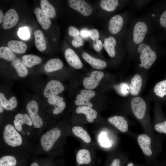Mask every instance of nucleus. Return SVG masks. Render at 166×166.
<instances>
[{"mask_svg": "<svg viewBox=\"0 0 166 166\" xmlns=\"http://www.w3.org/2000/svg\"><path fill=\"white\" fill-rule=\"evenodd\" d=\"M151 22L147 17L136 18L132 22L126 37V48L129 54H132L138 46L148 37L151 29Z\"/></svg>", "mask_w": 166, "mask_h": 166, "instance_id": "obj_1", "label": "nucleus"}, {"mask_svg": "<svg viewBox=\"0 0 166 166\" xmlns=\"http://www.w3.org/2000/svg\"><path fill=\"white\" fill-rule=\"evenodd\" d=\"M155 40L152 37H148L136 48L132 54L138 56L139 66L145 69L151 67L157 58Z\"/></svg>", "mask_w": 166, "mask_h": 166, "instance_id": "obj_2", "label": "nucleus"}, {"mask_svg": "<svg viewBox=\"0 0 166 166\" xmlns=\"http://www.w3.org/2000/svg\"><path fill=\"white\" fill-rule=\"evenodd\" d=\"M129 18L128 12L124 15L116 14L113 16L108 23L109 32L112 34L116 35L123 32L126 35Z\"/></svg>", "mask_w": 166, "mask_h": 166, "instance_id": "obj_3", "label": "nucleus"}, {"mask_svg": "<svg viewBox=\"0 0 166 166\" xmlns=\"http://www.w3.org/2000/svg\"><path fill=\"white\" fill-rule=\"evenodd\" d=\"M3 138L6 143L12 147L19 146L22 143L21 135L15 127L10 124H7L4 127Z\"/></svg>", "mask_w": 166, "mask_h": 166, "instance_id": "obj_4", "label": "nucleus"}, {"mask_svg": "<svg viewBox=\"0 0 166 166\" xmlns=\"http://www.w3.org/2000/svg\"><path fill=\"white\" fill-rule=\"evenodd\" d=\"M61 134V130L56 127L44 133L41 136L40 141L43 150L46 152L50 150Z\"/></svg>", "mask_w": 166, "mask_h": 166, "instance_id": "obj_5", "label": "nucleus"}, {"mask_svg": "<svg viewBox=\"0 0 166 166\" xmlns=\"http://www.w3.org/2000/svg\"><path fill=\"white\" fill-rule=\"evenodd\" d=\"M26 109L34 127L37 128H41L43 123L38 114L39 107L37 102L34 100L29 101L26 105Z\"/></svg>", "mask_w": 166, "mask_h": 166, "instance_id": "obj_6", "label": "nucleus"}, {"mask_svg": "<svg viewBox=\"0 0 166 166\" xmlns=\"http://www.w3.org/2000/svg\"><path fill=\"white\" fill-rule=\"evenodd\" d=\"M132 112L138 119L141 120L144 117L146 110V105L141 97H136L133 98L130 102Z\"/></svg>", "mask_w": 166, "mask_h": 166, "instance_id": "obj_7", "label": "nucleus"}, {"mask_svg": "<svg viewBox=\"0 0 166 166\" xmlns=\"http://www.w3.org/2000/svg\"><path fill=\"white\" fill-rule=\"evenodd\" d=\"M64 89L63 85L59 81L52 80L47 84L43 91V95L46 98L57 95L62 92Z\"/></svg>", "mask_w": 166, "mask_h": 166, "instance_id": "obj_8", "label": "nucleus"}, {"mask_svg": "<svg viewBox=\"0 0 166 166\" xmlns=\"http://www.w3.org/2000/svg\"><path fill=\"white\" fill-rule=\"evenodd\" d=\"M95 92L93 90L82 89L81 91L80 94L77 96L74 103L76 105L92 108L93 105L90 102V100L95 96Z\"/></svg>", "mask_w": 166, "mask_h": 166, "instance_id": "obj_9", "label": "nucleus"}, {"mask_svg": "<svg viewBox=\"0 0 166 166\" xmlns=\"http://www.w3.org/2000/svg\"><path fill=\"white\" fill-rule=\"evenodd\" d=\"M104 75L101 71H93L90 74V77L85 78L83 82V85L87 89L92 90L95 88L98 85Z\"/></svg>", "mask_w": 166, "mask_h": 166, "instance_id": "obj_10", "label": "nucleus"}, {"mask_svg": "<svg viewBox=\"0 0 166 166\" xmlns=\"http://www.w3.org/2000/svg\"><path fill=\"white\" fill-rule=\"evenodd\" d=\"M68 2L69 6L85 16L90 15L93 9L90 6L83 0H69Z\"/></svg>", "mask_w": 166, "mask_h": 166, "instance_id": "obj_11", "label": "nucleus"}, {"mask_svg": "<svg viewBox=\"0 0 166 166\" xmlns=\"http://www.w3.org/2000/svg\"><path fill=\"white\" fill-rule=\"evenodd\" d=\"M18 20L19 17L17 11L14 9H10L4 16L2 28L6 30L11 28L17 24Z\"/></svg>", "mask_w": 166, "mask_h": 166, "instance_id": "obj_12", "label": "nucleus"}, {"mask_svg": "<svg viewBox=\"0 0 166 166\" xmlns=\"http://www.w3.org/2000/svg\"><path fill=\"white\" fill-rule=\"evenodd\" d=\"M137 143L144 154L150 156L152 153L151 149V140L150 137L145 134L139 135L137 137Z\"/></svg>", "mask_w": 166, "mask_h": 166, "instance_id": "obj_13", "label": "nucleus"}, {"mask_svg": "<svg viewBox=\"0 0 166 166\" xmlns=\"http://www.w3.org/2000/svg\"><path fill=\"white\" fill-rule=\"evenodd\" d=\"M65 56L67 62L71 66L77 69L82 68V62L73 49L69 48L67 49L65 51Z\"/></svg>", "mask_w": 166, "mask_h": 166, "instance_id": "obj_14", "label": "nucleus"}, {"mask_svg": "<svg viewBox=\"0 0 166 166\" xmlns=\"http://www.w3.org/2000/svg\"><path fill=\"white\" fill-rule=\"evenodd\" d=\"M108 122L114 126L121 132H127L128 129V124L126 119L123 117L115 116L109 117Z\"/></svg>", "mask_w": 166, "mask_h": 166, "instance_id": "obj_15", "label": "nucleus"}, {"mask_svg": "<svg viewBox=\"0 0 166 166\" xmlns=\"http://www.w3.org/2000/svg\"><path fill=\"white\" fill-rule=\"evenodd\" d=\"M117 45V41L115 38L113 36H110L107 38L104 37L103 46L109 56L113 58L115 57Z\"/></svg>", "mask_w": 166, "mask_h": 166, "instance_id": "obj_16", "label": "nucleus"}, {"mask_svg": "<svg viewBox=\"0 0 166 166\" xmlns=\"http://www.w3.org/2000/svg\"><path fill=\"white\" fill-rule=\"evenodd\" d=\"M63 100L62 97L58 95L48 98V103L54 107L53 111V113L54 114L56 115L61 113L65 108L66 104L63 101Z\"/></svg>", "mask_w": 166, "mask_h": 166, "instance_id": "obj_17", "label": "nucleus"}, {"mask_svg": "<svg viewBox=\"0 0 166 166\" xmlns=\"http://www.w3.org/2000/svg\"><path fill=\"white\" fill-rule=\"evenodd\" d=\"M13 123L14 127L19 132L22 130L23 124H25L30 126L33 125L30 116L26 113H18L16 114L13 121Z\"/></svg>", "mask_w": 166, "mask_h": 166, "instance_id": "obj_18", "label": "nucleus"}, {"mask_svg": "<svg viewBox=\"0 0 166 166\" xmlns=\"http://www.w3.org/2000/svg\"><path fill=\"white\" fill-rule=\"evenodd\" d=\"M83 59L93 68L101 69L107 66L106 62L104 61L94 57L85 52L82 55Z\"/></svg>", "mask_w": 166, "mask_h": 166, "instance_id": "obj_19", "label": "nucleus"}, {"mask_svg": "<svg viewBox=\"0 0 166 166\" xmlns=\"http://www.w3.org/2000/svg\"><path fill=\"white\" fill-rule=\"evenodd\" d=\"M142 79L139 74H136L132 78L129 85L130 94L133 96L137 95L142 88Z\"/></svg>", "mask_w": 166, "mask_h": 166, "instance_id": "obj_20", "label": "nucleus"}, {"mask_svg": "<svg viewBox=\"0 0 166 166\" xmlns=\"http://www.w3.org/2000/svg\"><path fill=\"white\" fill-rule=\"evenodd\" d=\"M34 13L36 19L42 27L44 30L48 29L51 24V21L49 18L39 7L35 9Z\"/></svg>", "mask_w": 166, "mask_h": 166, "instance_id": "obj_21", "label": "nucleus"}, {"mask_svg": "<svg viewBox=\"0 0 166 166\" xmlns=\"http://www.w3.org/2000/svg\"><path fill=\"white\" fill-rule=\"evenodd\" d=\"M77 114H84L86 117L87 121L89 123L93 122L97 116V112L91 107L84 106H79L76 109Z\"/></svg>", "mask_w": 166, "mask_h": 166, "instance_id": "obj_22", "label": "nucleus"}, {"mask_svg": "<svg viewBox=\"0 0 166 166\" xmlns=\"http://www.w3.org/2000/svg\"><path fill=\"white\" fill-rule=\"evenodd\" d=\"M22 60L24 65L28 68L31 67L41 63L42 62V60L40 57L31 54L23 55Z\"/></svg>", "mask_w": 166, "mask_h": 166, "instance_id": "obj_23", "label": "nucleus"}, {"mask_svg": "<svg viewBox=\"0 0 166 166\" xmlns=\"http://www.w3.org/2000/svg\"><path fill=\"white\" fill-rule=\"evenodd\" d=\"M8 45L12 50L18 54L24 53L27 49L26 44L20 41L11 40L8 42Z\"/></svg>", "mask_w": 166, "mask_h": 166, "instance_id": "obj_24", "label": "nucleus"}, {"mask_svg": "<svg viewBox=\"0 0 166 166\" xmlns=\"http://www.w3.org/2000/svg\"><path fill=\"white\" fill-rule=\"evenodd\" d=\"M0 105L3 108L7 110H13L17 105V101L15 97L13 96L8 101L2 93H0Z\"/></svg>", "mask_w": 166, "mask_h": 166, "instance_id": "obj_25", "label": "nucleus"}, {"mask_svg": "<svg viewBox=\"0 0 166 166\" xmlns=\"http://www.w3.org/2000/svg\"><path fill=\"white\" fill-rule=\"evenodd\" d=\"M63 64L61 60L53 58L48 61L44 66V70L46 72H51L61 69Z\"/></svg>", "mask_w": 166, "mask_h": 166, "instance_id": "obj_26", "label": "nucleus"}, {"mask_svg": "<svg viewBox=\"0 0 166 166\" xmlns=\"http://www.w3.org/2000/svg\"><path fill=\"white\" fill-rule=\"evenodd\" d=\"M120 2L118 0H102L100 5L104 10L109 12L115 11L119 6Z\"/></svg>", "mask_w": 166, "mask_h": 166, "instance_id": "obj_27", "label": "nucleus"}, {"mask_svg": "<svg viewBox=\"0 0 166 166\" xmlns=\"http://www.w3.org/2000/svg\"><path fill=\"white\" fill-rule=\"evenodd\" d=\"M40 7L43 12L49 18H52L55 17L56 13L55 9L47 0H41Z\"/></svg>", "mask_w": 166, "mask_h": 166, "instance_id": "obj_28", "label": "nucleus"}, {"mask_svg": "<svg viewBox=\"0 0 166 166\" xmlns=\"http://www.w3.org/2000/svg\"><path fill=\"white\" fill-rule=\"evenodd\" d=\"M34 35L36 48L40 51H45L46 48V44L42 32L40 30H36L34 31Z\"/></svg>", "mask_w": 166, "mask_h": 166, "instance_id": "obj_29", "label": "nucleus"}, {"mask_svg": "<svg viewBox=\"0 0 166 166\" xmlns=\"http://www.w3.org/2000/svg\"><path fill=\"white\" fill-rule=\"evenodd\" d=\"M76 159L79 164H88L91 161L90 153L86 149H81L77 153Z\"/></svg>", "mask_w": 166, "mask_h": 166, "instance_id": "obj_30", "label": "nucleus"}, {"mask_svg": "<svg viewBox=\"0 0 166 166\" xmlns=\"http://www.w3.org/2000/svg\"><path fill=\"white\" fill-rule=\"evenodd\" d=\"M72 131L73 134L77 137L81 138L86 143L90 142L91 137L87 132L81 127L76 126L73 127Z\"/></svg>", "mask_w": 166, "mask_h": 166, "instance_id": "obj_31", "label": "nucleus"}, {"mask_svg": "<svg viewBox=\"0 0 166 166\" xmlns=\"http://www.w3.org/2000/svg\"><path fill=\"white\" fill-rule=\"evenodd\" d=\"M12 65L15 69L18 75L23 77L28 74V72L25 66L19 59H15L12 61Z\"/></svg>", "mask_w": 166, "mask_h": 166, "instance_id": "obj_32", "label": "nucleus"}, {"mask_svg": "<svg viewBox=\"0 0 166 166\" xmlns=\"http://www.w3.org/2000/svg\"><path fill=\"white\" fill-rule=\"evenodd\" d=\"M0 57L9 61H13L16 59V56L12 50L5 46L0 48Z\"/></svg>", "mask_w": 166, "mask_h": 166, "instance_id": "obj_33", "label": "nucleus"}, {"mask_svg": "<svg viewBox=\"0 0 166 166\" xmlns=\"http://www.w3.org/2000/svg\"><path fill=\"white\" fill-rule=\"evenodd\" d=\"M154 91L156 95L162 98L166 95V80L157 83L154 88Z\"/></svg>", "mask_w": 166, "mask_h": 166, "instance_id": "obj_34", "label": "nucleus"}, {"mask_svg": "<svg viewBox=\"0 0 166 166\" xmlns=\"http://www.w3.org/2000/svg\"><path fill=\"white\" fill-rule=\"evenodd\" d=\"M116 92L120 95L126 97L130 93L129 85L126 83L123 82L115 86Z\"/></svg>", "mask_w": 166, "mask_h": 166, "instance_id": "obj_35", "label": "nucleus"}, {"mask_svg": "<svg viewBox=\"0 0 166 166\" xmlns=\"http://www.w3.org/2000/svg\"><path fill=\"white\" fill-rule=\"evenodd\" d=\"M17 160L15 158L10 155H5L0 159V166H16Z\"/></svg>", "mask_w": 166, "mask_h": 166, "instance_id": "obj_36", "label": "nucleus"}, {"mask_svg": "<svg viewBox=\"0 0 166 166\" xmlns=\"http://www.w3.org/2000/svg\"><path fill=\"white\" fill-rule=\"evenodd\" d=\"M17 33L19 37L23 40H27L30 38V32L28 28L26 27H20Z\"/></svg>", "mask_w": 166, "mask_h": 166, "instance_id": "obj_37", "label": "nucleus"}, {"mask_svg": "<svg viewBox=\"0 0 166 166\" xmlns=\"http://www.w3.org/2000/svg\"><path fill=\"white\" fill-rule=\"evenodd\" d=\"M154 128L156 132L166 134V121L156 124Z\"/></svg>", "mask_w": 166, "mask_h": 166, "instance_id": "obj_38", "label": "nucleus"}, {"mask_svg": "<svg viewBox=\"0 0 166 166\" xmlns=\"http://www.w3.org/2000/svg\"><path fill=\"white\" fill-rule=\"evenodd\" d=\"M72 44L74 47L77 48L83 45L84 42L82 38L78 36L73 38L72 41Z\"/></svg>", "mask_w": 166, "mask_h": 166, "instance_id": "obj_39", "label": "nucleus"}, {"mask_svg": "<svg viewBox=\"0 0 166 166\" xmlns=\"http://www.w3.org/2000/svg\"><path fill=\"white\" fill-rule=\"evenodd\" d=\"M89 36L93 41H96L99 39V34L96 29H91L89 30Z\"/></svg>", "mask_w": 166, "mask_h": 166, "instance_id": "obj_40", "label": "nucleus"}, {"mask_svg": "<svg viewBox=\"0 0 166 166\" xmlns=\"http://www.w3.org/2000/svg\"><path fill=\"white\" fill-rule=\"evenodd\" d=\"M99 140L101 145L104 147H108L110 146V143L105 137V133L103 132L100 135Z\"/></svg>", "mask_w": 166, "mask_h": 166, "instance_id": "obj_41", "label": "nucleus"}, {"mask_svg": "<svg viewBox=\"0 0 166 166\" xmlns=\"http://www.w3.org/2000/svg\"><path fill=\"white\" fill-rule=\"evenodd\" d=\"M159 22L162 27L166 28V9L160 16L159 18Z\"/></svg>", "mask_w": 166, "mask_h": 166, "instance_id": "obj_42", "label": "nucleus"}, {"mask_svg": "<svg viewBox=\"0 0 166 166\" xmlns=\"http://www.w3.org/2000/svg\"><path fill=\"white\" fill-rule=\"evenodd\" d=\"M68 33L69 35L73 38L78 36L79 35V31L78 29L76 27L70 26L68 29Z\"/></svg>", "mask_w": 166, "mask_h": 166, "instance_id": "obj_43", "label": "nucleus"}, {"mask_svg": "<svg viewBox=\"0 0 166 166\" xmlns=\"http://www.w3.org/2000/svg\"><path fill=\"white\" fill-rule=\"evenodd\" d=\"M150 1L149 0H135L134 2L136 6L140 7L147 4Z\"/></svg>", "mask_w": 166, "mask_h": 166, "instance_id": "obj_44", "label": "nucleus"}, {"mask_svg": "<svg viewBox=\"0 0 166 166\" xmlns=\"http://www.w3.org/2000/svg\"><path fill=\"white\" fill-rule=\"evenodd\" d=\"M89 30L86 29H82L80 31V35L84 39L88 38L89 36Z\"/></svg>", "mask_w": 166, "mask_h": 166, "instance_id": "obj_45", "label": "nucleus"}, {"mask_svg": "<svg viewBox=\"0 0 166 166\" xmlns=\"http://www.w3.org/2000/svg\"><path fill=\"white\" fill-rule=\"evenodd\" d=\"M121 161L118 158H115L112 161L110 166H120Z\"/></svg>", "mask_w": 166, "mask_h": 166, "instance_id": "obj_46", "label": "nucleus"}, {"mask_svg": "<svg viewBox=\"0 0 166 166\" xmlns=\"http://www.w3.org/2000/svg\"><path fill=\"white\" fill-rule=\"evenodd\" d=\"M95 41L96 45L101 50L102 49L103 46V45H102L101 41L98 39Z\"/></svg>", "mask_w": 166, "mask_h": 166, "instance_id": "obj_47", "label": "nucleus"}, {"mask_svg": "<svg viewBox=\"0 0 166 166\" xmlns=\"http://www.w3.org/2000/svg\"><path fill=\"white\" fill-rule=\"evenodd\" d=\"M93 46L94 49L97 52H100L101 51V49H100L96 45L95 43V41H93Z\"/></svg>", "mask_w": 166, "mask_h": 166, "instance_id": "obj_48", "label": "nucleus"}, {"mask_svg": "<svg viewBox=\"0 0 166 166\" xmlns=\"http://www.w3.org/2000/svg\"><path fill=\"white\" fill-rule=\"evenodd\" d=\"M4 16L3 12L0 10V23H1L3 21Z\"/></svg>", "mask_w": 166, "mask_h": 166, "instance_id": "obj_49", "label": "nucleus"}, {"mask_svg": "<svg viewBox=\"0 0 166 166\" xmlns=\"http://www.w3.org/2000/svg\"><path fill=\"white\" fill-rule=\"evenodd\" d=\"M134 164L132 162H129L128 163L127 165L125 166H134Z\"/></svg>", "mask_w": 166, "mask_h": 166, "instance_id": "obj_50", "label": "nucleus"}, {"mask_svg": "<svg viewBox=\"0 0 166 166\" xmlns=\"http://www.w3.org/2000/svg\"><path fill=\"white\" fill-rule=\"evenodd\" d=\"M30 166H39L38 165V164L37 163L33 162L31 164Z\"/></svg>", "mask_w": 166, "mask_h": 166, "instance_id": "obj_51", "label": "nucleus"}, {"mask_svg": "<svg viewBox=\"0 0 166 166\" xmlns=\"http://www.w3.org/2000/svg\"><path fill=\"white\" fill-rule=\"evenodd\" d=\"M0 112L1 113H2L3 112V108L1 106V105H0Z\"/></svg>", "mask_w": 166, "mask_h": 166, "instance_id": "obj_52", "label": "nucleus"}]
</instances>
